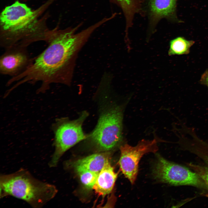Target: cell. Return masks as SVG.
I'll use <instances>...</instances> for the list:
<instances>
[{
  "instance_id": "5bb4252c",
  "label": "cell",
  "mask_w": 208,
  "mask_h": 208,
  "mask_svg": "<svg viewBox=\"0 0 208 208\" xmlns=\"http://www.w3.org/2000/svg\"><path fill=\"white\" fill-rule=\"evenodd\" d=\"M117 3L122 8L125 15H133L136 9V0H111Z\"/></svg>"
},
{
  "instance_id": "3957f363",
  "label": "cell",
  "mask_w": 208,
  "mask_h": 208,
  "mask_svg": "<svg viewBox=\"0 0 208 208\" xmlns=\"http://www.w3.org/2000/svg\"><path fill=\"white\" fill-rule=\"evenodd\" d=\"M0 187L1 198L12 196L35 208L43 207L58 191L54 185L36 179L23 168L13 173L1 174Z\"/></svg>"
},
{
  "instance_id": "4fadbf2b",
  "label": "cell",
  "mask_w": 208,
  "mask_h": 208,
  "mask_svg": "<svg viewBox=\"0 0 208 208\" xmlns=\"http://www.w3.org/2000/svg\"><path fill=\"white\" fill-rule=\"evenodd\" d=\"M99 173L86 170L77 173L79 174L81 181L83 185L86 188L90 189L93 188Z\"/></svg>"
},
{
  "instance_id": "7a4b0ae2",
  "label": "cell",
  "mask_w": 208,
  "mask_h": 208,
  "mask_svg": "<svg viewBox=\"0 0 208 208\" xmlns=\"http://www.w3.org/2000/svg\"><path fill=\"white\" fill-rule=\"evenodd\" d=\"M37 15L36 12L18 1L6 7L0 16L1 47L5 49L18 46L27 47L35 42L45 41L47 33L33 25Z\"/></svg>"
},
{
  "instance_id": "6da1fadb",
  "label": "cell",
  "mask_w": 208,
  "mask_h": 208,
  "mask_svg": "<svg viewBox=\"0 0 208 208\" xmlns=\"http://www.w3.org/2000/svg\"><path fill=\"white\" fill-rule=\"evenodd\" d=\"M79 25L51 33L47 47L33 58L25 71L10 79L11 83H15L13 87L40 82L37 92L40 93L45 92L53 83L70 85L78 53L96 29L93 25L76 33Z\"/></svg>"
},
{
  "instance_id": "9a60e30c",
  "label": "cell",
  "mask_w": 208,
  "mask_h": 208,
  "mask_svg": "<svg viewBox=\"0 0 208 208\" xmlns=\"http://www.w3.org/2000/svg\"><path fill=\"white\" fill-rule=\"evenodd\" d=\"M200 83L208 87V70H207L202 75Z\"/></svg>"
},
{
  "instance_id": "8fae6325",
  "label": "cell",
  "mask_w": 208,
  "mask_h": 208,
  "mask_svg": "<svg viewBox=\"0 0 208 208\" xmlns=\"http://www.w3.org/2000/svg\"><path fill=\"white\" fill-rule=\"evenodd\" d=\"M176 0H150V7L151 15L156 20L174 16Z\"/></svg>"
},
{
  "instance_id": "8992f818",
  "label": "cell",
  "mask_w": 208,
  "mask_h": 208,
  "mask_svg": "<svg viewBox=\"0 0 208 208\" xmlns=\"http://www.w3.org/2000/svg\"><path fill=\"white\" fill-rule=\"evenodd\" d=\"M152 171L154 178L162 183L175 186H191L208 190V187L196 172L168 161L159 155H157Z\"/></svg>"
},
{
  "instance_id": "ba28073f",
  "label": "cell",
  "mask_w": 208,
  "mask_h": 208,
  "mask_svg": "<svg viewBox=\"0 0 208 208\" xmlns=\"http://www.w3.org/2000/svg\"><path fill=\"white\" fill-rule=\"evenodd\" d=\"M27 47L14 46L5 49L0 57V73L3 75L17 76L25 71L33 61Z\"/></svg>"
},
{
  "instance_id": "277c9868",
  "label": "cell",
  "mask_w": 208,
  "mask_h": 208,
  "mask_svg": "<svg viewBox=\"0 0 208 208\" xmlns=\"http://www.w3.org/2000/svg\"><path fill=\"white\" fill-rule=\"evenodd\" d=\"M123 109L122 106L115 105L104 112L86 139L103 151L110 150L118 146L122 139Z\"/></svg>"
},
{
  "instance_id": "5b68a950",
  "label": "cell",
  "mask_w": 208,
  "mask_h": 208,
  "mask_svg": "<svg viewBox=\"0 0 208 208\" xmlns=\"http://www.w3.org/2000/svg\"><path fill=\"white\" fill-rule=\"evenodd\" d=\"M88 116V113L84 111L78 118L74 120L65 118L56 120L52 127L54 134L53 145L55 151L49 163V167H56L66 151L87 138V135L84 133L82 125Z\"/></svg>"
},
{
  "instance_id": "30bf717a",
  "label": "cell",
  "mask_w": 208,
  "mask_h": 208,
  "mask_svg": "<svg viewBox=\"0 0 208 208\" xmlns=\"http://www.w3.org/2000/svg\"><path fill=\"white\" fill-rule=\"evenodd\" d=\"M109 155L108 152L94 154L76 161L73 167L77 173L86 170L99 172L109 161Z\"/></svg>"
},
{
  "instance_id": "7c38bea8",
  "label": "cell",
  "mask_w": 208,
  "mask_h": 208,
  "mask_svg": "<svg viewBox=\"0 0 208 208\" xmlns=\"http://www.w3.org/2000/svg\"><path fill=\"white\" fill-rule=\"evenodd\" d=\"M194 41L188 40L182 37H178L171 40L169 43L168 51L169 55L187 54Z\"/></svg>"
},
{
  "instance_id": "52a82bcc",
  "label": "cell",
  "mask_w": 208,
  "mask_h": 208,
  "mask_svg": "<svg viewBox=\"0 0 208 208\" xmlns=\"http://www.w3.org/2000/svg\"><path fill=\"white\" fill-rule=\"evenodd\" d=\"M159 141L155 138L150 140L143 139L134 146L128 144L120 146V155L118 161L120 169L132 184H133L136 180L140 159L146 153L156 152Z\"/></svg>"
},
{
  "instance_id": "9c48e42d",
  "label": "cell",
  "mask_w": 208,
  "mask_h": 208,
  "mask_svg": "<svg viewBox=\"0 0 208 208\" xmlns=\"http://www.w3.org/2000/svg\"><path fill=\"white\" fill-rule=\"evenodd\" d=\"M117 175L108 161L99 172L93 189L99 195L105 196L113 189Z\"/></svg>"
}]
</instances>
